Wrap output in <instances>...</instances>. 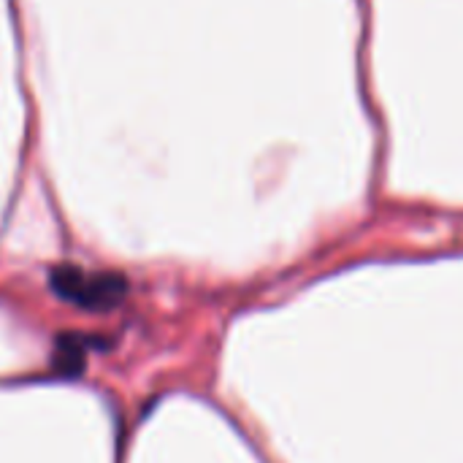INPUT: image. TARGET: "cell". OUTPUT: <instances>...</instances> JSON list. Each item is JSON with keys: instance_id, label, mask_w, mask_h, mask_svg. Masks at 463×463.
I'll list each match as a JSON object with an SVG mask.
<instances>
[{"instance_id": "obj_1", "label": "cell", "mask_w": 463, "mask_h": 463, "mask_svg": "<svg viewBox=\"0 0 463 463\" xmlns=\"http://www.w3.org/2000/svg\"><path fill=\"white\" fill-rule=\"evenodd\" d=\"M49 285L57 298L90 309V312H106L114 304L122 301L128 285L117 274H103V271H87L79 266H57L49 274Z\"/></svg>"}]
</instances>
